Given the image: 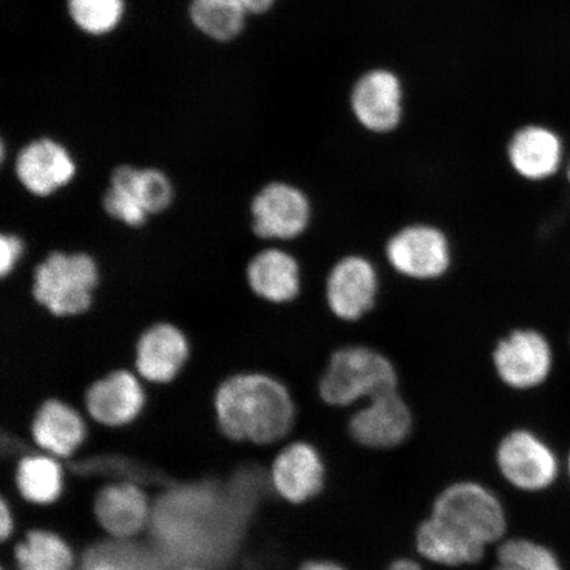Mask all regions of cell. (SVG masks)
<instances>
[{
    "mask_svg": "<svg viewBox=\"0 0 570 570\" xmlns=\"http://www.w3.org/2000/svg\"><path fill=\"white\" fill-rule=\"evenodd\" d=\"M213 407L225 438L261 446L285 443L298 415L288 384L265 372L225 377L214 392Z\"/></svg>",
    "mask_w": 570,
    "mask_h": 570,
    "instance_id": "6da1fadb",
    "label": "cell"
},
{
    "mask_svg": "<svg viewBox=\"0 0 570 570\" xmlns=\"http://www.w3.org/2000/svg\"><path fill=\"white\" fill-rule=\"evenodd\" d=\"M402 389V374L392 356L368 342L348 341L327 355L315 383L327 410L352 411L384 392Z\"/></svg>",
    "mask_w": 570,
    "mask_h": 570,
    "instance_id": "7a4b0ae2",
    "label": "cell"
},
{
    "mask_svg": "<svg viewBox=\"0 0 570 570\" xmlns=\"http://www.w3.org/2000/svg\"><path fill=\"white\" fill-rule=\"evenodd\" d=\"M451 233L430 219H412L384 240L381 262L399 281L430 285L443 282L455 267Z\"/></svg>",
    "mask_w": 570,
    "mask_h": 570,
    "instance_id": "3957f363",
    "label": "cell"
},
{
    "mask_svg": "<svg viewBox=\"0 0 570 570\" xmlns=\"http://www.w3.org/2000/svg\"><path fill=\"white\" fill-rule=\"evenodd\" d=\"M101 283L95 256L55 249L35 266L32 297L55 317H78L91 309Z\"/></svg>",
    "mask_w": 570,
    "mask_h": 570,
    "instance_id": "277c9868",
    "label": "cell"
},
{
    "mask_svg": "<svg viewBox=\"0 0 570 570\" xmlns=\"http://www.w3.org/2000/svg\"><path fill=\"white\" fill-rule=\"evenodd\" d=\"M430 515L488 550L509 537L510 518L502 498L479 480L462 479L445 484L434 495Z\"/></svg>",
    "mask_w": 570,
    "mask_h": 570,
    "instance_id": "5b68a950",
    "label": "cell"
},
{
    "mask_svg": "<svg viewBox=\"0 0 570 570\" xmlns=\"http://www.w3.org/2000/svg\"><path fill=\"white\" fill-rule=\"evenodd\" d=\"M383 291L381 263L361 252H348L334 259L321 285L326 312L345 326L358 325L372 316Z\"/></svg>",
    "mask_w": 570,
    "mask_h": 570,
    "instance_id": "8992f818",
    "label": "cell"
},
{
    "mask_svg": "<svg viewBox=\"0 0 570 570\" xmlns=\"http://www.w3.org/2000/svg\"><path fill=\"white\" fill-rule=\"evenodd\" d=\"M249 226L263 242L303 239L316 223V203L308 191L288 180L263 184L249 202Z\"/></svg>",
    "mask_w": 570,
    "mask_h": 570,
    "instance_id": "52a82bcc",
    "label": "cell"
},
{
    "mask_svg": "<svg viewBox=\"0 0 570 570\" xmlns=\"http://www.w3.org/2000/svg\"><path fill=\"white\" fill-rule=\"evenodd\" d=\"M497 473L522 494H541L559 481L561 462L548 441L530 428L504 432L494 448Z\"/></svg>",
    "mask_w": 570,
    "mask_h": 570,
    "instance_id": "ba28073f",
    "label": "cell"
},
{
    "mask_svg": "<svg viewBox=\"0 0 570 570\" xmlns=\"http://www.w3.org/2000/svg\"><path fill=\"white\" fill-rule=\"evenodd\" d=\"M346 433L352 443L368 452L396 451L415 433L416 413L402 389L384 392L348 411Z\"/></svg>",
    "mask_w": 570,
    "mask_h": 570,
    "instance_id": "9c48e42d",
    "label": "cell"
},
{
    "mask_svg": "<svg viewBox=\"0 0 570 570\" xmlns=\"http://www.w3.org/2000/svg\"><path fill=\"white\" fill-rule=\"evenodd\" d=\"M495 380L505 390L529 392L548 381L553 366L550 341L533 327H511L490 352Z\"/></svg>",
    "mask_w": 570,
    "mask_h": 570,
    "instance_id": "30bf717a",
    "label": "cell"
},
{
    "mask_svg": "<svg viewBox=\"0 0 570 570\" xmlns=\"http://www.w3.org/2000/svg\"><path fill=\"white\" fill-rule=\"evenodd\" d=\"M327 463L324 453L308 440L284 443L269 468L275 494L291 505L315 502L327 487Z\"/></svg>",
    "mask_w": 570,
    "mask_h": 570,
    "instance_id": "8fae6325",
    "label": "cell"
},
{
    "mask_svg": "<svg viewBox=\"0 0 570 570\" xmlns=\"http://www.w3.org/2000/svg\"><path fill=\"white\" fill-rule=\"evenodd\" d=\"M77 160L66 142L53 137L33 138L24 142L13 159V174L27 194L52 197L76 180Z\"/></svg>",
    "mask_w": 570,
    "mask_h": 570,
    "instance_id": "7c38bea8",
    "label": "cell"
},
{
    "mask_svg": "<svg viewBox=\"0 0 570 570\" xmlns=\"http://www.w3.org/2000/svg\"><path fill=\"white\" fill-rule=\"evenodd\" d=\"M134 352L135 373L145 382L163 386L173 383L188 365L191 347L180 326L158 321L139 334Z\"/></svg>",
    "mask_w": 570,
    "mask_h": 570,
    "instance_id": "4fadbf2b",
    "label": "cell"
},
{
    "mask_svg": "<svg viewBox=\"0 0 570 570\" xmlns=\"http://www.w3.org/2000/svg\"><path fill=\"white\" fill-rule=\"evenodd\" d=\"M141 381L130 370H111L89 384L83 395L85 410L91 420L107 428L134 423L147 403Z\"/></svg>",
    "mask_w": 570,
    "mask_h": 570,
    "instance_id": "5bb4252c",
    "label": "cell"
},
{
    "mask_svg": "<svg viewBox=\"0 0 570 570\" xmlns=\"http://www.w3.org/2000/svg\"><path fill=\"white\" fill-rule=\"evenodd\" d=\"M247 287L273 306L295 304L304 292V267L297 255L279 246L259 249L245 268Z\"/></svg>",
    "mask_w": 570,
    "mask_h": 570,
    "instance_id": "9a60e30c",
    "label": "cell"
},
{
    "mask_svg": "<svg viewBox=\"0 0 570 570\" xmlns=\"http://www.w3.org/2000/svg\"><path fill=\"white\" fill-rule=\"evenodd\" d=\"M352 110L363 128L373 134L396 130L403 116V88L395 73L375 69L363 75L352 91Z\"/></svg>",
    "mask_w": 570,
    "mask_h": 570,
    "instance_id": "2e32d148",
    "label": "cell"
},
{
    "mask_svg": "<svg viewBox=\"0 0 570 570\" xmlns=\"http://www.w3.org/2000/svg\"><path fill=\"white\" fill-rule=\"evenodd\" d=\"M412 546L416 558L426 566L454 570L480 566L489 551L430 514L413 530Z\"/></svg>",
    "mask_w": 570,
    "mask_h": 570,
    "instance_id": "e0dca14e",
    "label": "cell"
},
{
    "mask_svg": "<svg viewBox=\"0 0 570 570\" xmlns=\"http://www.w3.org/2000/svg\"><path fill=\"white\" fill-rule=\"evenodd\" d=\"M87 434V423L81 413L61 399H47L33 413V443L53 458H70L82 446Z\"/></svg>",
    "mask_w": 570,
    "mask_h": 570,
    "instance_id": "ac0fdd59",
    "label": "cell"
},
{
    "mask_svg": "<svg viewBox=\"0 0 570 570\" xmlns=\"http://www.w3.org/2000/svg\"><path fill=\"white\" fill-rule=\"evenodd\" d=\"M95 514L99 527L114 539H131L146 529L148 498L137 484L118 482L98 491Z\"/></svg>",
    "mask_w": 570,
    "mask_h": 570,
    "instance_id": "d6986e66",
    "label": "cell"
},
{
    "mask_svg": "<svg viewBox=\"0 0 570 570\" xmlns=\"http://www.w3.org/2000/svg\"><path fill=\"white\" fill-rule=\"evenodd\" d=\"M561 159V141L546 127L527 126L511 138L508 146L510 167L524 180H547L558 173Z\"/></svg>",
    "mask_w": 570,
    "mask_h": 570,
    "instance_id": "ffe728a7",
    "label": "cell"
},
{
    "mask_svg": "<svg viewBox=\"0 0 570 570\" xmlns=\"http://www.w3.org/2000/svg\"><path fill=\"white\" fill-rule=\"evenodd\" d=\"M194 30L217 45H229L246 31L249 13L240 0H189Z\"/></svg>",
    "mask_w": 570,
    "mask_h": 570,
    "instance_id": "44dd1931",
    "label": "cell"
},
{
    "mask_svg": "<svg viewBox=\"0 0 570 570\" xmlns=\"http://www.w3.org/2000/svg\"><path fill=\"white\" fill-rule=\"evenodd\" d=\"M16 482L26 501L38 505L52 504L62 494V468L53 455H27L18 463Z\"/></svg>",
    "mask_w": 570,
    "mask_h": 570,
    "instance_id": "7402d4cb",
    "label": "cell"
},
{
    "mask_svg": "<svg viewBox=\"0 0 570 570\" xmlns=\"http://www.w3.org/2000/svg\"><path fill=\"white\" fill-rule=\"evenodd\" d=\"M110 176L130 187L149 217L166 213L174 204V183L158 167H138L125 163L114 168Z\"/></svg>",
    "mask_w": 570,
    "mask_h": 570,
    "instance_id": "603a6c76",
    "label": "cell"
},
{
    "mask_svg": "<svg viewBox=\"0 0 570 570\" xmlns=\"http://www.w3.org/2000/svg\"><path fill=\"white\" fill-rule=\"evenodd\" d=\"M18 570H73L75 554L59 534L33 530L13 550Z\"/></svg>",
    "mask_w": 570,
    "mask_h": 570,
    "instance_id": "cb8c5ba5",
    "label": "cell"
},
{
    "mask_svg": "<svg viewBox=\"0 0 570 570\" xmlns=\"http://www.w3.org/2000/svg\"><path fill=\"white\" fill-rule=\"evenodd\" d=\"M67 17L78 32L102 39L125 23L127 0H66Z\"/></svg>",
    "mask_w": 570,
    "mask_h": 570,
    "instance_id": "d4e9b609",
    "label": "cell"
},
{
    "mask_svg": "<svg viewBox=\"0 0 570 570\" xmlns=\"http://www.w3.org/2000/svg\"><path fill=\"white\" fill-rule=\"evenodd\" d=\"M491 570H566L551 547L524 537L505 538L495 547Z\"/></svg>",
    "mask_w": 570,
    "mask_h": 570,
    "instance_id": "484cf974",
    "label": "cell"
},
{
    "mask_svg": "<svg viewBox=\"0 0 570 570\" xmlns=\"http://www.w3.org/2000/svg\"><path fill=\"white\" fill-rule=\"evenodd\" d=\"M101 204L107 216L130 229H140L148 223L149 216L137 196L116 178H109Z\"/></svg>",
    "mask_w": 570,
    "mask_h": 570,
    "instance_id": "4316f807",
    "label": "cell"
},
{
    "mask_svg": "<svg viewBox=\"0 0 570 570\" xmlns=\"http://www.w3.org/2000/svg\"><path fill=\"white\" fill-rule=\"evenodd\" d=\"M24 252L26 244L20 235L7 232L0 235V275L3 279L16 271Z\"/></svg>",
    "mask_w": 570,
    "mask_h": 570,
    "instance_id": "83f0119b",
    "label": "cell"
},
{
    "mask_svg": "<svg viewBox=\"0 0 570 570\" xmlns=\"http://www.w3.org/2000/svg\"><path fill=\"white\" fill-rule=\"evenodd\" d=\"M296 570H348L338 560L330 558H315L302 562Z\"/></svg>",
    "mask_w": 570,
    "mask_h": 570,
    "instance_id": "f1b7e54d",
    "label": "cell"
},
{
    "mask_svg": "<svg viewBox=\"0 0 570 570\" xmlns=\"http://www.w3.org/2000/svg\"><path fill=\"white\" fill-rule=\"evenodd\" d=\"M384 570H426V564L416 556H399L392 559Z\"/></svg>",
    "mask_w": 570,
    "mask_h": 570,
    "instance_id": "f546056e",
    "label": "cell"
},
{
    "mask_svg": "<svg viewBox=\"0 0 570 570\" xmlns=\"http://www.w3.org/2000/svg\"><path fill=\"white\" fill-rule=\"evenodd\" d=\"M13 531V517L9 503L2 498L0 501V539L9 540Z\"/></svg>",
    "mask_w": 570,
    "mask_h": 570,
    "instance_id": "4dcf8cb0",
    "label": "cell"
},
{
    "mask_svg": "<svg viewBox=\"0 0 570 570\" xmlns=\"http://www.w3.org/2000/svg\"><path fill=\"white\" fill-rule=\"evenodd\" d=\"M249 17H261L274 9L277 0H240Z\"/></svg>",
    "mask_w": 570,
    "mask_h": 570,
    "instance_id": "1f68e13d",
    "label": "cell"
},
{
    "mask_svg": "<svg viewBox=\"0 0 570 570\" xmlns=\"http://www.w3.org/2000/svg\"><path fill=\"white\" fill-rule=\"evenodd\" d=\"M87 570H128L124 566L118 564V562L109 559H102L92 562V564Z\"/></svg>",
    "mask_w": 570,
    "mask_h": 570,
    "instance_id": "d6a6232c",
    "label": "cell"
},
{
    "mask_svg": "<svg viewBox=\"0 0 570 570\" xmlns=\"http://www.w3.org/2000/svg\"><path fill=\"white\" fill-rule=\"evenodd\" d=\"M566 469H567L568 479L570 481V451L568 453V458H567V462H566Z\"/></svg>",
    "mask_w": 570,
    "mask_h": 570,
    "instance_id": "836d02e7",
    "label": "cell"
},
{
    "mask_svg": "<svg viewBox=\"0 0 570 570\" xmlns=\"http://www.w3.org/2000/svg\"><path fill=\"white\" fill-rule=\"evenodd\" d=\"M178 570H205V569L199 568V567H185V568H181V569H178Z\"/></svg>",
    "mask_w": 570,
    "mask_h": 570,
    "instance_id": "e575fe53",
    "label": "cell"
},
{
    "mask_svg": "<svg viewBox=\"0 0 570 570\" xmlns=\"http://www.w3.org/2000/svg\"><path fill=\"white\" fill-rule=\"evenodd\" d=\"M568 178H569V181H570V166L568 168Z\"/></svg>",
    "mask_w": 570,
    "mask_h": 570,
    "instance_id": "d590c367",
    "label": "cell"
},
{
    "mask_svg": "<svg viewBox=\"0 0 570 570\" xmlns=\"http://www.w3.org/2000/svg\"><path fill=\"white\" fill-rule=\"evenodd\" d=\"M0 570H6L4 568L0 569Z\"/></svg>",
    "mask_w": 570,
    "mask_h": 570,
    "instance_id": "8d00e7d4",
    "label": "cell"
}]
</instances>
